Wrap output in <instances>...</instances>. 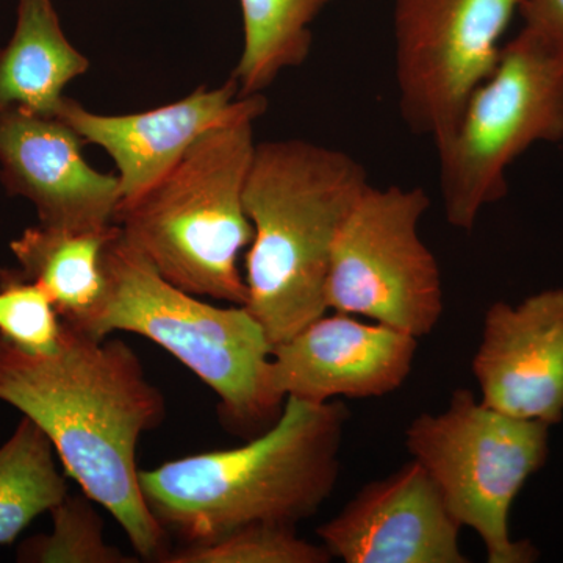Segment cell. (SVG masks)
<instances>
[{
    "mask_svg": "<svg viewBox=\"0 0 563 563\" xmlns=\"http://www.w3.org/2000/svg\"><path fill=\"white\" fill-rule=\"evenodd\" d=\"M523 0H395V73L404 122L440 143L495 70Z\"/></svg>",
    "mask_w": 563,
    "mask_h": 563,
    "instance_id": "9c48e42d",
    "label": "cell"
},
{
    "mask_svg": "<svg viewBox=\"0 0 563 563\" xmlns=\"http://www.w3.org/2000/svg\"><path fill=\"white\" fill-rule=\"evenodd\" d=\"M55 457L46 433L27 417L0 446V547L16 542L36 517L68 496Z\"/></svg>",
    "mask_w": 563,
    "mask_h": 563,
    "instance_id": "ac0fdd59",
    "label": "cell"
},
{
    "mask_svg": "<svg viewBox=\"0 0 563 563\" xmlns=\"http://www.w3.org/2000/svg\"><path fill=\"white\" fill-rule=\"evenodd\" d=\"M63 321L54 302L20 269H0V339L31 352H52L60 343Z\"/></svg>",
    "mask_w": 563,
    "mask_h": 563,
    "instance_id": "44dd1931",
    "label": "cell"
},
{
    "mask_svg": "<svg viewBox=\"0 0 563 563\" xmlns=\"http://www.w3.org/2000/svg\"><path fill=\"white\" fill-rule=\"evenodd\" d=\"M0 401L46 433L66 474L113 515L136 558L165 559L168 532L144 499L136 451L165 420L166 404L131 346L65 321L52 352L0 339Z\"/></svg>",
    "mask_w": 563,
    "mask_h": 563,
    "instance_id": "6da1fadb",
    "label": "cell"
},
{
    "mask_svg": "<svg viewBox=\"0 0 563 563\" xmlns=\"http://www.w3.org/2000/svg\"><path fill=\"white\" fill-rule=\"evenodd\" d=\"M563 140V60L531 32L503 46L490 76L435 144L446 221L473 231L484 207L507 195L509 166L537 143Z\"/></svg>",
    "mask_w": 563,
    "mask_h": 563,
    "instance_id": "8992f818",
    "label": "cell"
},
{
    "mask_svg": "<svg viewBox=\"0 0 563 563\" xmlns=\"http://www.w3.org/2000/svg\"><path fill=\"white\" fill-rule=\"evenodd\" d=\"M87 495H69L51 510L52 531L21 543L18 562L135 563L139 558L107 543L103 521Z\"/></svg>",
    "mask_w": 563,
    "mask_h": 563,
    "instance_id": "d6986e66",
    "label": "cell"
},
{
    "mask_svg": "<svg viewBox=\"0 0 563 563\" xmlns=\"http://www.w3.org/2000/svg\"><path fill=\"white\" fill-rule=\"evenodd\" d=\"M52 0H18L16 27L0 47V110L58 117L65 88L90 69Z\"/></svg>",
    "mask_w": 563,
    "mask_h": 563,
    "instance_id": "9a60e30c",
    "label": "cell"
},
{
    "mask_svg": "<svg viewBox=\"0 0 563 563\" xmlns=\"http://www.w3.org/2000/svg\"><path fill=\"white\" fill-rule=\"evenodd\" d=\"M324 544H313L296 533V526H243L210 542L185 544L165 555V563H328Z\"/></svg>",
    "mask_w": 563,
    "mask_h": 563,
    "instance_id": "ffe728a7",
    "label": "cell"
},
{
    "mask_svg": "<svg viewBox=\"0 0 563 563\" xmlns=\"http://www.w3.org/2000/svg\"><path fill=\"white\" fill-rule=\"evenodd\" d=\"M117 224L96 231L33 225L10 243L20 273L49 295L62 321L84 331L106 296L103 251Z\"/></svg>",
    "mask_w": 563,
    "mask_h": 563,
    "instance_id": "2e32d148",
    "label": "cell"
},
{
    "mask_svg": "<svg viewBox=\"0 0 563 563\" xmlns=\"http://www.w3.org/2000/svg\"><path fill=\"white\" fill-rule=\"evenodd\" d=\"M361 162L306 140L257 143L244 210L254 228L246 254V309L273 346L328 312L333 243L369 187Z\"/></svg>",
    "mask_w": 563,
    "mask_h": 563,
    "instance_id": "3957f363",
    "label": "cell"
},
{
    "mask_svg": "<svg viewBox=\"0 0 563 563\" xmlns=\"http://www.w3.org/2000/svg\"><path fill=\"white\" fill-rule=\"evenodd\" d=\"M472 368L485 406L523 420L561 422L563 288L537 292L518 306L492 303Z\"/></svg>",
    "mask_w": 563,
    "mask_h": 563,
    "instance_id": "4fadbf2b",
    "label": "cell"
},
{
    "mask_svg": "<svg viewBox=\"0 0 563 563\" xmlns=\"http://www.w3.org/2000/svg\"><path fill=\"white\" fill-rule=\"evenodd\" d=\"M525 31L531 32L563 60V0H523Z\"/></svg>",
    "mask_w": 563,
    "mask_h": 563,
    "instance_id": "7402d4cb",
    "label": "cell"
},
{
    "mask_svg": "<svg viewBox=\"0 0 563 563\" xmlns=\"http://www.w3.org/2000/svg\"><path fill=\"white\" fill-rule=\"evenodd\" d=\"M343 402L285 399L272 428L233 450L140 470L152 515L185 544L255 523L296 526L320 510L340 474Z\"/></svg>",
    "mask_w": 563,
    "mask_h": 563,
    "instance_id": "7a4b0ae2",
    "label": "cell"
},
{
    "mask_svg": "<svg viewBox=\"0 0 563 563\" xmlns=\"http://www.w3.org/2000/svg\"><path fill=\"white\" fill-rule=\"evenodd\" d=\"M333 0H240L244 46L232 79L240 98L263 95L285 69L309 58L310 24Z\"/></svg>",
    "mask_w": 563,
    "mask_h": 563,
    "instance_id": "e0dca14e",
    "label": "cell"
},
{
    "mask_svg": "<svg viewBox=\"0 0 563 563\" xmlns=\"http://www.w3.org/2000/svg\"><path fill=\"white\" fill-rule=\"evenodd\" d=\"M418 339L354 314H322L273 346L272 385L279 398L324 404L380 398L412 373Z\"/></svg>",
    "mask_w": 563,
    "mask_h": 563,
    "instance_id": "8fae6325",
    "label": "cell"
},
{
    "mask_svg": "<svg viewBox=\"0 0 563 563\" xmlns=\"http://www.w3.org/2000/svg\"><path fill=\"white\" fill-rule=\"evenodd\" d=\"M268 101L255 95L246 110L222 122L187 151L150 190L118 203L113 222L125 242L181 290L246 306L239 258L254 228L244 187L254 158V122Z\"/></svg>",
    "mask_w": 563,
    "mask_h": 563,
    "instance_id": "277c9868",
    "label": "cell"
},
{
    "mask_svg": "<svg viewBox=\"0 0 563 563\" xmlns=\"http://www.w3.org/2000/svg\"><path fill=\"white\" fill-rule=\"evenodd\" d=\"M550 424L510 417L459 388L439 415L421 413L406 448L442 492L461 526L483 540L490 563H531L539 551L510 537L509 515L529 477L547 463Z\"/></svg>",
    "mask_w": 563,
    "mask_h": 563,
    "instance_id": "52a82bcc",
    "label": "cell"
},
{
    "mask_svg": "<svg viewBox=\"0 0 563 563\" xmlns=\"http://www.w3.org/2000/svg\"><path fill=\"white\" fill-rule=\"evenodd\" d=\"M106 296L85 332L146 336L195 373L220 399L221 421L252 439L277 421L284 399L272 385L273 344L244 306H211L165 279L118 233L103 251Z\"/></svg>",
    "mask_w": 563,
    "mask_h": 563,
    "instance_id": "5b68a950",
    "label": "cell"
},
{
    "mask_svg": "<svg viewBox=\"0 0 563 563\" xmlns=\"http://www.w3.org/2000/svg\"><path fill=\"white\" fill-rule=\"evenodd\" d=\"M429 207L421 187L366 188L333 243L328 309L415 339L433 331L443 313V285L435 255L420 236Z\"/></svg>",
    "mask_w": 563,
    "mask_h": 563,
    "instance_id": "ba28073f",
    "label": "cell"
},
{
    "mask_svg": "<svg viewBox=\"0 0 563 563\" xmlns=\"http://www.w3.org/2000/svg\"><path fill=\"white\" fill-rule=\"evenodd\" d=\"M461 528L431 474L412 459L366 484L317 536L346 563H466Z\"/></svg>",
    "mask_w": 563,
    "mask_h": 563,
    "instance_id": "30bf717a",
    "label": "cell"
},
{
    "mask_svg": "<svg viewBox=\"0 0 563 563\" xmlns=\"http://www.w3.org/2000/svg\"><path fill=\"white\" fill-rule=\"evenodd\" d=\"M255 96V95H254ZM254 96L240 98L239 84L196 88L187 98L131 114H99L65 98L58 118L95 144L117 166L121 201L150 190L181 161L203 133L246 110Z\"/></svg>",
    "mask_w": 563,
    "mask_h": 563,
    "instance_id": "5bb4252c",
    "label": "cell"
},
{
    "mask_svg": "<svg viewBox=\"0 0 563 563\" xmlns=\"http://www.w3.org/2000/svg\"><path fill=\"white\" fill-rule=\"evenodd\" d=\"M84 144L62 118L0 110V181L35 207L40 224L73 231L114 224L120 180L92 168Z\"/></svg>",
    "mask_w": 563,
    "mask_h": 563,
    "instance_id": "7c38bea8",
    "label": "cell"
}]
</instances>
